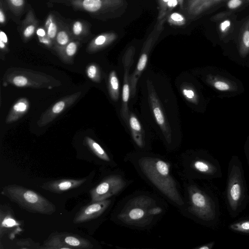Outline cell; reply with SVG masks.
Returning <instances> with one entry per match:
<instances>
[{
    "instance_id": "cell-8",
    "label": "cell",
    "mask_w": 249,
    "mask_h": 249,
    "mask_svg": "<svg viewBox=\"0 0 249 249\" xmlns=\"http://www.w3.org/2000/svg\"><path fill=\"white\" fill-rule=\"evenodd\" d=\"M212 20L216 24L218 36L221 40L227 43L237 38L242 20H238L235 13L223 11L214 15Z\"/></svg>"
},
{
    "instance_id": "cell-5",
    "label": "cell",
    "mask_w": 249,
    "mask_h": 249,
    "mask_svg": "<svg viewBox=\"0 0 249 249\" xmlns=\"http://www.w3.org/2000/svg\"><path fill=\"white\" fill-rule=\"evenodd\" d=\"M188 190L190 198L188 211L202 222L210 226H217L220 216L217 203L195 186H190Z\"/></svg>"
},
{
    "instance_id": "cell-2",
    "label": "cell",
    "mask_w": 249,
    "mask_h": 249,
    "mask_svg": "<svg viewBox=\"0 0 249 249\" xmlns=\"http://www.w3.org/2000/svg\"><path fill=\"white\" fill-rule=\"evenodd\" d=\"M0 194L30 213L50 215L56 211L55 206L46 198L21 185H8L2 188Z\"/></svg>"
},
{
    "instance_id": "cell-9",
    "label": "cell",
    "mask_w": 249,
    "mask_h": 249,
    "mask_svg": "<svg viewBox=\"0 0 249 249\" xmlns=\"http://www.w3.org/2000/svg\"><path fill=\"white\" fill-rule=\"evenodd\" d=\"M125 184L120 176L113 175L107 177L90 190L91 202L107 199L120 192Z\"/></svg>"
},
{
    "instance_id": "cell-11",
    "label": "cell",
    "mask_w": 249,
    "mask_h": 249,
    "mask_svg": "<svg viewBox=\"0 0 249 249\" xmlns=\"http://www.w3.org/2000/svg\"><path fill=\"white\" fill-rule=\"evenodd\" d=\"M81 91L65 96L55 102L43 112L37 121L39 127L48 124L56 117L72 106L80 98Z\"/></svg>"
},
{
    "instance_id": "cell-17",
    "label": "cell",
    "mask_w": 249,
    "mask_h": 249,
    "mask_svg": "<svg viewBox=\"0 0 249 249\" xmlns=\"http://www.w3.org/2000/svg\"><path fill=\"white\" fill-rule=\"evenodd\" d=\"M152 107L155 120L160 127L163 135L168 143L172 141L171 129L166 120L161 107L156 100L152 102Z\"/></svg>"
},
{
    "instance_id": "cell-30",
    "label": "cell",
    "mask_w": 249,
    "mask_h": 249,
    "mask_svg": "<svg viewBox=\"0 0 249 249\" xmlns=\"http://www.w3.org/2000/svg\"><path fill=\"white\" fill-rule=\"evenodd\" d=\"M36 33L40 43L43 44L48 48L53 50V43L48 36L44 27H38Z\"/></svg>"
},
{
    "instance_id": "cell-41",
    "label": "cell",
    "mask_w": 249,
    "mask_h": 249,
    "mask_svg": "<svg viewBox=\"0 0 249 249\" xmlns=\"http://www.w3.org/2000/svg\"><path fill=\"white\" fill-rule=\"evenodd\" d=\"M0 40L4 42L6 45L8 44V39L6 34L2 30L0 32Z\"/></svg>"
},
{
    "instance_id": "cell-21",
    "label": "cell",
    "mask_w": 249,
    "mask_h": 249,
    "mask_svg": "<svg viewBox=\"0 0 249 249\" xmlns=\"http://www.w3.org/2000/svg\"><path fill=\"white\" fill-rule=\"evenodd\" d=\"M128 124L130 128L131 135L136 144L140 147L144 146V136L142 125L133 114L129 116Z\"/></svg>"
},
{
    "instance_id": "cell-44",
    "label": "cell",
    "mask_w": 249,
    "mask_h": 249,
    "mask_svg": "<svg viewBox=\"0 0 249 249\" xmlns=\"http://www.w3.org/2000/svg\"><path fill=\"white\" fill-rule=\"evenodd\" d=\"M0 249H3V247L2 246L1 243H0Z\"/></svg>"
},
{
    "instance_id": "cell-35",
    "label": "cell",
    "mask_w": 249,
    "mask_h": 249,
    "mask_svg": "<svg viewBox=\"0 0 249 249\" xmlns=\"http://www.w3.org/2000/svg\"><path fill=\"white\" fill-rule=\"evenodd\" d=\"M129 89L127 84L124 85L123 89V100L124 104H126L129 99Z\"/></svg>"
},
{
    "instance_id": "cell-29",
    "label": "cell",
    "mask_w": 249,
    "mask_h": 249,
    "mask_svg": "<svg viewBox=\"0 0 249 249\" xmlns=\"http://www.w3.org/2000/svg\"><path fill=\"white\" fill-rule=\"evenodd\" d=\"M231 231L249 234V219H243L235 221L229 225Z\"/></svg>"
},
{
    "instance_id": "cell-10",
    "label": "cell",
    "mask_w": 249,
    "mask_h": 249,
    "mask_svg": "<svg viewBox=\"0 0 249 249\" xmlns=\"http://www.w3.org/2000/svg\"><path fill=\"white\" fill-rule=\"evenodd\" d=\"M42 246H61L77 249H91L93 246L89 240L77 234L66 232L51 234Z\"/></svg>"
},
{
    "instance_id": "cell-42",
    "label": "cell",
    "mask_w": 249,
    "mask_h": 249,
    "mask_svg": "<svg viewBox=\"0 0 249 249\" xmlns=\"http://www.w3.org/2000/svg\"><path fill=\"white\" fill-rule=\"evenodd\" d=\"M0 49L1 52H2L3 54L8 53L9 51L8 46L1 40H0Z\"/></svg>"
},
{
    "instance_id": "cell-15",
    "label": "cell",
    "mask_w": 249,
    "mask_h": 249,
    "mask_svg": "<svg viewBox=\"0 0 249 249\" xmlns=\"http://www.w3.org/2000/svg\"><path fill=\"white\" fill-rule=\"evenodd\" d=\"M30 102L25 97L18 99L12 105L5 119V124H10L18 121L28 112Z\"/></svg>"
},
{
    "instance_id": "cell-32",
    "label": "cell",
    "mask_w": 249,
    "mask_h": 249,
    "mask_svg": "<svg viewBox=\"0 0 249 249\" xmlns=\"http://www.w3.org/2000/svg\"><path fill=\"white\" fill-rule=\"evenodd\" d=\"M86 73L89 79L94 82L100 80V72L98 67L95 64L89 65L86 70Z\"/></svg>"
},
{
    "instance_id": "cell-3",
    "label": "cell",
    "mask_w": 249,
    "mask_h": 249,
    "mask_svg": "<svg viewBox=\"0 0 249 249\" xmlns=\"http://www.w3.org/2000/svg\"><path fill=\"white\" fill-rule=\"evenodd\" d=\"M233 158L229 165L226 199L229 213L235 218L244 209L247 200V187L242 166Z\"/></svg>"
},
{
    "instance_id": "cell-36",
    "label": "cell",
    "mask_w": 249,
    "mask_h": 249,
    "mask_svg": "<svg viewBox=\"0 0 249 249\" xmlns=\"http://www.w3.org/2000/svg\"><path fill=\"white\" fill-rule=\"evenodd\" d=\"M0 23L1 25H4L6 23V18L4 11V3H2L1 0L0 2Z\"/></svg>"
},
{
    "instance_id": "cell-16",
    "label": "cell",
    "mask_w": 249,
    "mask_h": 249,
    "mask_svg": "<svg viewBox=\"0 0 249 249\" xmlns=\"http://www.w3.org/2000/svg\"><path fill=\"white\" fill-rule=\"evenodd\" d=\"M240 56L246 57L249 54V15L242 20L237 38Z\"/></svg>"
},
{
    "instance_id": "cell-24",
    "label": "cell",
    "mask_w": 249,
    "mask_h": 249,
    "mask_svg": "<svg viewBox=\"0 0 249 249\" xmlns=\"http://www.w3.org/2000/svg\"><path fill=\"white\" fill-rule=\"evenodd\" d=\"M61 21H59L53 14L50 13L47 17L44 24V28L47 34L53 43L59 29Z\"/></svg>"
},
{
    "instance_id": "cell-13",
    "label": "cell",
    "mask_w": 249,
    "mask_h": 249,
    "mask_svg": "<svg viewBox=\"0 0 249 249\" xmlns=\"http://www.w3.org/2000/svg\"><path fill=\"white\" fill-rule=\"evenodd\" d=\"M86 180V178L53 180L43 183L40 187L44 190L53 193L62 194L80 186Z\"/></svg>"
},
{
    "instance_id": "cell-19",
    "label": "cell",
    "mask_w": 249,
    "mask_h": 249,
    "mask_svg": "<svg viewBox=\"0 0 249 249\" xmlns=\"http://www.w3.org/2000/svg\"><path fill=\"white\" fill-rule=\"evenodd\" d=\"M0 237L2 238L5 232L8 230L19 225L12 214L11 209L7 205L0 206Z\"/></svg>"
},
{
    "instance_id": "cell-1",
    "label": "cell",
    "mask_w": 249,
    "mask_h": 249,
    "mask_svg": "<svg viewBox=\"0 0 249 249\" xmlns=\"http://www.w3.org/2000/svg\"><path fill=\"white\" fill-rule=\"evenodd\" d=\"M139 164L143 174L162 194L177 204H184L167 162L157 158L144 157L139 160Z\"/></svg>"
},
{
    "instance_id": "cell-12",
    "label": "cell",
    "mask_w": 249,
    "mask_h": 249,
    "mask_svg": "<svg viewBox=\"0 0 249 249\" xmlns=\"http://www.w3.org/2000/svg\"><path fill=\"white\" fill-rule=\"evenodd\" d=\"M110 199L91 202L82 208L76 214L73 222L75 224L84 223L100 216L108 208Z\"/></svg>"
},
{
    "instance_id": "cell-6",
    "label": "cell",
    "mask_w": 249,
    "mask_h": 249,
    "mask_svg": "<svg viewBox=\"0 0 249 249\" xmlns=\"http://www.w3.org/2000/svg\"><path fill=\"white\" fill-rule=\"evenodd\" d=\"M156 205L155 201L147 196H139L130 200L118 215L121 221L128 225L145 227L149 225L154 217L149 211Z\"/></svg>"
},
{
    "instance_id": "cell-27",
    "label": "cell",
    "mask_w": 249,
    "mask_h": 249,
    "mask_svg": "<svg viewBox=\"0 0 249 249\" xmlns=\"http://www.w3.org/2000/svg\"><path fill=\"white\" fill-rule=\"evenodd\" d=\"M3 2L14 17H20L24 12L26 4L24 0H5Z\"/></svg>"
},
{
    "instance_id": "cell-20",
    "label": "cell",
    "mask_w": 249,
    "mask_h": 249,
    "mask_svg": "<svg viewBox=\"0 0 249 249\" xmlns=\"http://www.w3.org/2000/svg\"><path fill=\"white\" fill-rule=\"evenodd\" d=\"M70 30L73 39L80 41L91 35L89 23L82 19H76L71 23Z\"/></svg>"
},
{
    "instance_id": "cell-40",
    "label": "cell",
    "mask_w": 249,
    "mask_h": 249,
    "mask_svg": "<svg viewBox=\"0 0 249 249\" xmlns=\"http://www.w3.org/2000/svg\"><path fill=\"white\" fill-rule=\"evenodd\" d=\"M39 249H77L61 246H42Z\"/></svg>"
},
{
    "instance_id": "cell-4",
    "label": "cell",
    "mask_w": 249,
    "mask_h": 249,
    "mask_svg": "<svg viewBox=\"0 0 249 249\" xmlns=\"http://www.w3.org/2000/svg\"><path fill=\"white\" fill-rule=\"evenodd\" d=\"M3 85L8 84L19 88L51 89L61 85V82L46 73L33 70L12 67L3 75Z\"/></svg>"
},
{
    "instance_id": "cell-7",
    "label": "cell",
    "mask_w": 249,
    "mask_h": 249,
    "mask_svg": "<svg viewBox=\"0 0 249 249\" xmlns=\"http://www.w3.org/2000/svg\"><path fill=\"white\" fill-rule=\"evenodd\" d=\"M205 81L217 92L226 96L236 95L244 90L240 81L227 71L216 67L209 70Z\"/></svg>"
},
{
    "instance_id": "cell-39",
    "label": "cell",
    "mask_w": 249,
    "mask_h": 249,
    "mask_svg": "<svg viewBox=\"0 0 249 249\" xmlns=\"http://www.w3.org/2000/svg\"><path fill=\"white\" fill-rule=\"evenodd\" d=\"M171 19L175 22H181L184 20L183 17L180 14L174 13L171 15Z\"/></svg>"
},
{
    "instance_id": "cell-23",
    "label": "cell",
    "mask_w": 249,
    "mask_h": 249,
    "mask_svg": "<svg viewBox=\"0 0 249 249\" xmlns=\"http://www.w3.org/2000/svg\"><path fill=\"white\" fill-rule=\"evenodd\" d=\"M193 168L199 173L209 176H217L219 171L217 165L202 159L194 160L192 163Z\"/></svg>"
},
{
    "instance_id": "cell-31",
    "label": "cell",
    "mask_w": 249,
    "mask_h": 249,
    "mask_svg": "<svg viewBox=\"0 0 249 249\" xmlns=\"http://www.w3.org/2000/svg\"><path fill=\"white\" fill-rule=\"evenodd\" d=\"M109 86L111 98L114 100H117L118 98L119 83L118 79L114 71H112L110 74L109 78Z\"/></svg>"
},
{
    "instance_id": "cell-26",
    "label": "cell",
    "mask_w": 249,
    "mask_h": 249,
    "mask_svg": "<svg viewBox=\"0 0 249 249\" xmlns=\"http://www.w3.org/2000/svg\"><path fill=\"white\" fill-rule=\"evenodd\" d=\"M84 143L88 148L99 159L109 161L110 158L102 146L95 141L89 136H86L84 139Z\"/></svg>"
},
{
    "instance_id": "cell-22",
    "label": "cell",
    "mask_w": 249,
    "mask_h": 249,
    "mask_svg": "<svg viewBox=\"0 0 249 249\" xmlns=\"http://www.w3.org/2000/svg\"><path fill=\"white\" fill-rule=\"evenodd\" d=\"M113 39L110 34H103L93 38L88 44L86 52L91 54L95 53L108 45Z\"/></svg>"
},
{
    "instance_id": "cell-14",
    "label": "cell",
    "mask_w": 249,
    "mask_h": 249,
    "mask_svg": "<svg viewBox=\"0 0 249 249\" xmlns=\"http://www.w3.org/2000/svg\"><path fill=\"white\" fill-rule=\"evenodd\" d=\"M38 28V21L33 9L30 7L27 11L25 17L22 21L19 32L24 42L28 41Z\"/></svg>"
},
{
    "instance_id": "cell-28",
    "label": "cell",
    "mask_w": 249,
    "mask_h": 249,
    "mask_svg": "<svg viewBox=\"0 0 249 249\" xmlns=\"http://www.w3.org/2000/svg\"><path fill=\"white\" fill-rule=\"evenodd\" d=\"M249 6V0H227L224 6L227 11L233 12H239Z\"/></svg>"
},
{
    "instance_id": "cell-34",
    "label": "cell",
    "mask_w": 249,
    "mask_h": 249,
    "mask_svg": "<svg viewBox=\"0 0 249 249\" xmlns=\"http://www.w3.org/2000/svg\"><path fill=\"white\" fill-rule=\"evenodd\" d=\"M147 57L146 54H143L141 55L137 65V69L139 71H142L144 68L147 62Z\"/></svg>"
},
{
    "instance_id": "cell-37",
    "label": "cell",
    "mask_w": 249,
    "mask_h": 249,
    "mask_svg": "<svg viewBox=\"0 0 249 249\" xmlns=\"http://www.w3.org/2000/svg\"><path fill=\"white\" fill-rule=\"evenodd\" d=\"M161 211L162 209L160 207L155 206L150 209L149 213L151 216L154 217L160 214Z\"/></svg>"
},
{
    "instance_id": "cell-33",
    "label": "cell",
    "mask_w": 249,
    "mask_h": 249,
    "mask_svg": "<svg viewBox=\"0 0 249 249\" xmlns=\"http://www.w3.org/2000/svg\"><path fill=\"white\" fill-rule=\"evenodd\" d=\"M183 94L188 99L192 102L196 103L197 102V98L194 92L192 89H184L183 90Z\"/></svg>"
},
{
    "instance_id": "cell-25",
    "label": "cell",
    "mask_w": 249,
    "mask_h": 249,
    "mask_svg": "<svg viewBox=\"0 0 249 249\" xmlns=\"http://www.w3.org/2000/svg\"><path fill=\"white\" fill-rule=\"evenodd\" d=\"M80 43V41L74 40L69 43L58 55L62 61L66 64H72L74 56L78 51Z\"/></svg>"
},
{
    "instance_id": "cell-18",
    "label": "cell",
    "mask_w": 249,
    "mask_h": 249,
    "mask_svg": "<svg viewBox=\"0 0 249 249\" xmlns=\"http://www.w3.org/2000/svg\"><path fill=\"white\" fill-rule=\"evenodd\" d=\"M73 39L70 27L61 22L54 42L53 50L59 55L67 45Z\"/></svg>"
},
{
    "instance_id": "cell-38",
    "label": "cell",
    "mask_w": 249,
    "mask_h": 249,
    "mask_svg": "<svg viewBox=\"0 0 249 249\" xmlns=\"http://www.w3.org/2000/svg\"><path fill=\"white\" fill-rule=\"evenodd\" d=\"M215 244L214 241H211L207 244L198 247L194 249H213Z\"/></svg>"
},
{
    "instance_id": "cell-43",
    "label": "cell",
    "mask_w": 249,
    "mask_h": 249,
    "mask_svg": "<svg viewBox=\"0 0 249 249\" xmlns=\"http://www.w3.org/2000/svg\"><path fill=\"white\" fill-rule=\"evenodd\" d=\"M164 2H167V5L170 7H175L178 4L177 0H163Z\"/></svg>"
}]
</instances>
